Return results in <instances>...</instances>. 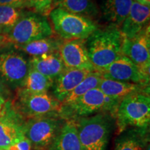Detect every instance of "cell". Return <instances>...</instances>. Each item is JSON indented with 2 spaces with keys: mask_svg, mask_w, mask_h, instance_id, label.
<instances>
[{
  "mask_svg": "<svg viewBox=\"0 0 150 150\" xmlns=\"http://www.w3.org/2000/svg\"><path fill=\"white\" fill-rule=\"evenodd\" d=\"M113 119L109 113L100 112L75 120L81 150H107Z\"/></svg>",
  "mask_w": 150,
  "mask_h": 150,
  "instance_id": "obj_2",
  "label": "cell"
},
{
  "mask_svg": "<svg viewBox=\"0 0 150 150\" xmlns=\"http://www.w3.org/2000/svg\"><path fill=\"white\" fill-rule=\"evenodd\" d=\"M54 82L53 79L42 74L30 66L21 88L33 93H46L52 88Z\"/></svg>",
  "mask_w": 150,
  "mask_h": 150,
  "instance_id": "obj_23",
  "label": "cell"
},
{
  "mask_svg": "<svg viewBox=\"0 0 150 150\" xmlns=\"http://www.w3.org/2000/svg\"><path fill=\"white\" fill-rule=\"evenodd\" d=\"M149 6L133 1L128 16L124 20L120 30L124 38H132L149 25Z\"/></svg>",
  "mask_w": 150,
  "mask_h": 150,
  "instance_id": "obj_14",
  "label": "cell"
},
{
  "mask_svg": "<svg viewBox=\"0 0 150 150\" xmlns=\"http://www.w3.org/2000/svg\"><path fill=\"white\" fill-rule=\"evenodd\" d=\"M65 121L57 116L29 118L23 125L24 136L35 150H48Z\"/></svg>",
  "mask_w": 150,
  "mask_h": 150,
  "instance_id": "obj_8",
  "label": "cell"
},
{
  "mask_svg": "<svg viewBox=\"0 0 150 150\" xmlns=\"http://www.w3.org/2000/svg\"><path fill=\"white\" fill-rule=\"evenodd\" d=\"M97 72L103 79L149 86V76L145 74L134 62L123 54L108 66Z\"/></svg>",
  "mask_w": 150,
  "mask_h": 150,
  "instance_id": "obj_10",
  "label": "cell"
},
{
  "mask_svg": "<svg viewBox=\"0 0 150 150\" xmlns=\"http://www.w3.org/2000/svg\"><path fill=\"white\" fill-rule=\"evenodd\" d=\"M26 7L32 12L45 16L52 10L53 0H25Z\"/></svg>",
  "mask_w": 150,
  "mask_h": 150,
  "instance_id": "obj_26",
  "label": "cell"
},
{
  "mask_svg": "<svg viewBox=\"0 0 150 150\" xmlns=\"http://www.w3.org/2000/svg\"><path fill=\"white\" fill-rule=\"evenodd\" d=\"M24 117L10 102L0 111V150H5L23 134Z\"/></svg>",
  "mask_w": 150,
  "mask_h": 150,
  "instance_id": "obj_12",
  "label": "cell"
},
{
  "mask_svg": "<svg viewBox=\"0 0 150 150\" xmlns=\"http://www.w3.org/2000/svg\"><path fill=\"white\" fill-rule=\"evenodd\" d=\"M5 150H32V146L29 140L22 135Z\"/></svg>",
  "mask_w": 150,
  "mask_h": 150,
  "instance_id": "obj_27",
  "label": "cell"
},
{
  "mask_svg": "<svg viewBox=\"0 0 150 150\" xmlns=\"http://www.w3.org/2000/svg\"><path fill=\"white\" fill-rule=\"evenodd\" d=\"M48 150H81L75 120L65 121Z\"/></svg>",
  "mask_w": 150,
  "mask_h": 150,
  "instance_id": "obj_18",
  "label": "cell"
},
{
  "mask_svg": "<svg viewBox=\"0 0 150 150\" xmlns=\"http://www.w3.org/2000/svg\"><path fill=\"white\" fill-rule=\"evenodd\" d=\"M63 40L54 37H49L23 45H14L17 50H21L32 56L58 53Z\"/></svg>",
  "mask_w": 150,
  "mask_h": 150,
  "instance_id": "obj_22",
  "label": "cell"
},
{
  "mask_svg": "<svg viewBox=\"0 0 150 150\" xmlns=\"http://www.w3.org/2000/svg\"><path fill=\"white\" fill-rule=\"evenodd\" d=\"M102 76L97 71H93L90 73L71 93L69 94L63 102L61 103V106H67L73 103L76 99L83 96L90 90L98 88L102 80Z\"/></svg>",
  "mask_w": 150,
  "mask_h": 150,
  "instance_id": "obj_24",
  "label": "cell"
},
{
  "mask_svg": "<svg viewBox=\"0 0 150 150\" xmlns=\"http://www.w3.org/2000/svg\"><path fill=\"white\" fill-rule=\"evenodd\" d=\"M59 54L65 68L95 71L88 53L86 40H63Z\"/></svg>",
  "mask_w": 150,
  "mask_h": 150,
  "instance_id": "obj_13",
  "label": "cell"
},
{
  "mask_svg": "<svg viewBox=\"0 0 150 150\" xmlns=\"http://www.w3.org/2000/svg\"><path fill=\"white\" fill-rule=\"evenodd\" d=\"M122 41L120 30L112 25L98 27L86 39L88 53L95 71L108 66L121 55Z\"/></svg>",
  "mask_w": 150,
  "mask_h": 150,
  "instance_id": "obj_1",
  "label": "cell"
},
{
  "mask_svg": "<svg viewBox=\"0 0 150 150\" xmlns=\"http://www.w3.org/2000/svg\"><path fill=\"white\" fill-rule=\"evenodd\" d=\"M22 9L0 6V32L6 34L23 14Z\"/></svg>",
  "mask_w": 150,
  "mask_h": 150,
  "instance_id": "obj_25",
  "label": "cell"
},
{
  "mask_svg": "<svg viewBox=\"0 0 150 150\" xmlns=\"http://www.w3.org/2000/svg\"><path fill=\"white\" fill-rule=\"evenodd\" d=\"M148 144L147 129L131 128L120 134L114 150H145Z\"/></svg>",
  "mask_w": 150,
  "mask_h": 150,
  "instance_id": "obj_21",
  "label": "cell"
},
{
  "mask_svg": "<svg viewBox=\"0 0 150 150\" xmlns=\"http://www.w3.org/2000/svg\"><path fill=\"white\" fill-rule=\"evenodd\" d=\"M6 103V99L4 98L3 97L0 96V111H1V109L3 108V106H4Z\"/></svg>",
  "mask_w": 150,
  "mask_h": 150,
  "instance_id": "obj_32",
  "label": "cell"
},
{
  "mask_svg": "<svg viewBox=\"0 0 150 150\" xmlns=\"http://www.w3.org/2000/svg\"><path fill=\"white\" fill-rule=\"evenodd\" d=\"M120 101L107 96L99 88H95L68 106H61L60 114H71L72 116L82 117L95 113L107 112L115 117Z\"/></svg>",
  "mask_w": 150,
  "mask_h": 150,
  "instance_id": "obj_5",
  "label": "cell"
},
{
  "mask_svg": "<svg viewBox=\"0 0 150 150\" xmlns=\"http://www.w3.org/2000/svg\"></svg>",
  "mask_w": 150,
  "mask_h": 150,
  "instance_id": "obj_34",
  "label": "cell"
},
{
  "mask_svg": "<svg viewBox=\"0 0 150 150\" xmlns=\"http://www.w3.org/2000/svg\"><path fill=\"white\" fill-rule=\"evenodd\" d=\"M49 16L54 31L64 41L86 40L99 27L94 20L61 8H53Z\"/></svg>",
  "mask_w": 150,
  "mask_h": 150,
  "instance_id": "obj_4",
  "label": "cell"
},
{
  "mask_svg": "<svg viewBox=\"0 0 150 150\" xmlns=\"http://www.w3.org/2000/svg\"><path fill=\"white\" fill-rule=\"evenodd\" d=\"M105 95L112 98L122 100L125 97L136 93H149V86L140 84L102 79L98 86Z\"/></svg>",
  "mask_w": 150,
  "mask_h": 150,
  "instance_id": "obj_16",
  "label": "cell"
},
{
  "mask_svg": "<svg viewBox=\"0 0 150 150\" xmlns=\"http://www.w3.org/2000/svg\"><path fill=\"white\" fill-rule=\"evenodd\" d=\"M29 64L38 72L54 81L65 69L59 52L32 56Z\"/></svg>",
  "mask_w": 150,
  "mask_h": 150,
  "instance_id": "obj_19",
  "label": "cell"
},
{
  "mask_svg": "<svg viewBox=\"0 0 150 150\" xmlns=\"http://www.w3.org/2000/svg\"><path fill=\"white\" fill-rule=\"evenodd\" d=\"M145 150H150V146H149V144H148L147 147L145 148Z\"/></svg>",
  "mask_w": 150,
  "mask_h": 150,
  "instance_id": "obj_33",
  "label": "cell"
},
{
  "mask_svg": "<svg viewBox=\"0 0 150 150\" xmlns=\"http://www.w3.org/2000/svg\"><path fill=\"white\" fill-rule=\"evenodd\" d=\"M147 26L132 38L123 37L122 54L128 57L145 74L149 76L150 29Z\"/></svg>",
  "mask_w": 150,
  "mask_h": 150,
  "instance_id": "obj_11",
  "label": "cell"
},
{
  "mask_svg": "<svg viewBox=\"0 0 150 150\" xmlns=\"http://www.w3.org/2000/svg\"><path fill=\"white\" fill-rule=\"evenodd\" d=\"M30 68L29 61L13 50L0 54V78L13 88H21Z\"/></svg>",
  "mask_w": 150,
  "mask_h": 150,
  "instance_id": "obj_9",
  "label": "cell"
},
{
  "mask_svg": "<svg viewBox=\"0 0 150 150\" xmlns=\"http://www.w3.org/2000/svg\"><path fill=\"white\" fill-rule=\"evenodd\" d=\"M8 44H11V43L9 42L6 34L0 32V48L8 45Z\"/></svg>",
  "mask_w": 150,
  "mask_h": 150,
  "instance_id": "obj_30",
  "label": "cell"
},
{
  "mask_svg": "<svg viewBox=\"0 0 150 150\" xmlns=\"http://www.w3.org/2000/svg\"><path fill=\"white\" fill-rule=\"evenodd\" d=\"M14 108L22 117L35 118L58 116L61 110V103L46 93H33L18 89Z\"/></svg>",
  "mask_w": 150,
  "mask_h": 150,
  "instance_id": "obj_7",
  "label": "cell"
},
{
  "mask_svg": "<svg viewBox=\"0 0 150 150\" xmlns=\"http://www.w3.org/2000/svg\"><path fill=\"white\" fill-rule=\"evenodd\" d=\"M0 6H8L21 9L27 8L25 0H0Z\"/></svg>",
  "mask_w": 150,
  "mask_h": 150,
  "instance_id": "obj_28",
  "label": "cell"
},
{
  "mask_svg": "<svg viewBox=\"0 0 150 150\" xmlns=\"http://www.w3.org/2000/svg\"><path fill=\"white\" fill-rule=\"evenodd\" d=\"M53 29L45 16L34 12L23 13L6 33L10 43L23 45L51 37Z\"/></svg>",
  "mask_w": 150,
  "mask_h": 150,
  "instance_id": "obj_6",
  "label": "cell"
},
{
  "mask_svg": "<svg viewBox=\"0 0 150 150\" xmlns=\"http://www.w3.org/2000/svg\"><path fill=\"white\" fill-rule=\"evenodd\" d=\"M115 119L119 134L131 128L147 129L150 122L149 93H136L123 98Z\"/></svg>",
  "mask_w": 150,
  "mask_h": 150,
  "instance_id": "obj_3",
  "label": "cell"
},
{
  "mask_svg": "<svg viewBox=\"0 0 150 150\" xmlns=\"http://www.w3.org/2000/svg\"><path fill=\"white\" fill-rule=\"evenodd\" d=\"M133 1H136V2L140 4L149 6H150V0H133Z\"/></svg>",
  "mask_w": 150,
  "mask_h": 150,
  "instance_id": "obj_31",
  "label": "cell"
},
{
  "mask_svg": "<svg viewBox=\"0 0 150 150\" xmlns=\"http://www.w3.org/2000/svg\"><path fill=\"white\" fill-rule=\"evenodd\" d=\"M92 72L65 68L54 80L52 86L54 97L62 103L67 95Z\"/></svg>",
  "mask_w": 150,
  "mask_h": 150,
  "instance_id": "obj_15",
  "label": "cell"
},
{
  "mask_svg": "<svg viewBox=\"0 0 150 150\" xmlns=\"http://www.w3.org/2000/svg\"><path fill=\"white\" fill-rule=\"evenodd\" d=\"M133 0H102L100 10L103 18L110 25L120 28L128 16Z\"/></svg>",
  "mask_w": 150,
  "mask_h": 150,
  "instance_id": "obj_17",
  "label": "cell"
},
{
  "mask_svg": "<svg viewBox=\"0 0 150 150\" xmlns=\"http://www.w3.org/2000/svg\"><path fill=\"white\" fill-rule=\"evenodd\" d=\"M55 8H61L93 20L100 13L95 0H53L52 9Z\"/></svg>",
  "mask_w": 150,
  "mask_h": 150,
  "instance_id": "obj_20",
  "label": "cell"
},
{
  "mask_svg": "<svg viewBox=\"0 0 150 150\" xmlns=\"http://www.w3.org/2000/svg\"><path fill=\"white\" fill-rule=\"evenodd\" d=\"M9 92L7 88L6 84L3 81V80L0 78V96L3 97L6 99V97L8 95Z\"/></svg>",
  "mask_w": 150,
  "mask_h": 150,
  "instance_id": "obj_29",
  "label": "cell"
}]
</instances>
